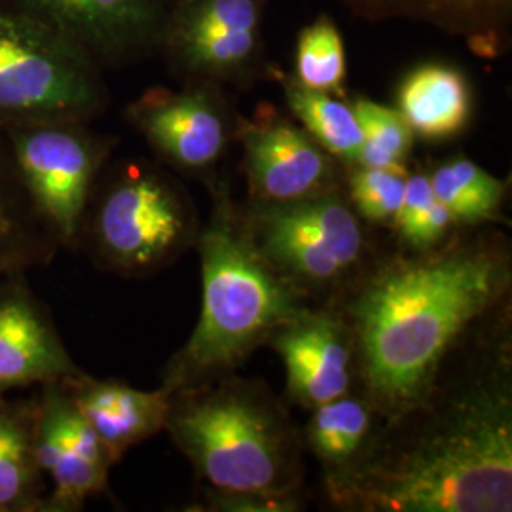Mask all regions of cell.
Masks as SVG:
<instances>
[{"mask_svg": "<svg viewBox=\"0 0 512 512\" xmlns=\"http://www.w3.org/2000/svg\"><path fill=\"white\" fill-rule=\"evenodd\" d=\"M325 492L338 511H511V300L469 332L418 403L380 423L351 467L325 476Z\"/></svg>", "mask_w": 512, "mask_h": 512, "instance_id": "6da1fadb", "label": "cell"}, {"mask_svg": "<svg viewBox=\"0 0 512 512\" xmlns=\"http://www.w3.org/2000/svg\"><path fill=\"white\" fill-rule=\"evenodd\" d=\"M501 234H450L437 247L370 264L332 304L355 342L357 387L389 421L418 403L454 349L511 300Z\"/></svg>", "mask_w": 512, "mask_h": 512, "instance_id": "7a4b0ae2", "label": "cell"}, {"mask_svg": "<svg viewBox=\"0 0 512 512\" xmlns=\"http://www.w3.org/2000/svg\"><path fill=\"white\" fill-rule=\"evenodd\" d=\"M209 184L213 209L196 241L202 311L188 342L162 372L167 395L236 372L285 321L310 306L260 255L226 184Z\"/></svg>", "mask_w": 512, "mask_h": 512, "instance_id": "3957f363", "label": "cell"}, {"mask_svg": "<svg viewBox=\"0 0 512 512\" xmlns=\"http://www.w3.org/2000/svg\"><path fill=\"white\" fill-rule=\"evenodd\" d=\"M164 431L205 490L293 499L302 488V435L258 380L234 372L169 395Z\"/></svg>", "mask_w": 512, "mask_h": 512, "instance_id": "277c9868", "label": "cell"}, {"mask_svg": "<svg viewBox=\"0 0 512 512\" xmlns=\"http://www.w3.org/2000/svg\"><path fill=\"white\" fill-rule=\"evenodd\" d=\"M200 222L179 184L145 165L118 171L93 192L80 232L95 264L114 274L150 275L196 245Z\"/></svg>", "mask_w": 512, "mask_h": 512, "instance_id": "5b68a950", "label": "cell"}, {"mask_svg": "<svg viewBox=\"0 0 512 512\" xmlns=\"http://www.w3.org/2000/svg\"><path fill=\"white\" fill-rule=\"evenodd\" d=\"M241 211L260 255L308 300H336L370 266L365 222L344 186L298 202H247Z\"/></svg>", "mask_w": 512, "mask_h": 512, "instance_id": "8992f818", "label": "cell"}, {"mask_svg": "<svg viewBox=\"0 0 512 512\" xmlns=\"http://www.w3.org/2000/svg\"><path fill=\"white\" fill-rule=\"evenodd\" d=\"M107 93L95 59L71 38L21 10H0V131L8 126L88 122Z\"/></svg>", "mask_w": 512, "mask_h": 512, "instance_id": "52a82bcc", "label": "cell"}, {"mask_svg": "<svg viewBox=\"0 0 512 512\" xmlns=\"http://www.w3.org/2000/svg\"><path fill=\"white\" fill-rule=\"evenodd\" d=\"M19 181L61 249H76L110 141L86 122L42 120L2 129Z\"/></svg>", "mask_w": 512, "mask_h": 512, "instance_id": "ba28073f", "label": "cell"}, {"mask_svg": "<svg viewBox=\"0 0 512 512\" xmlns=\"http://www.w3.org/2000/svg\"><path fill=\"white\" fill-rule=\"evenodd\" d=\"M262 21V0H179L164 42L188 84H243L264 57Z\"/></svg>", "mask_w": 512, "mask_h": 512, "instance_id": "9c48e42d", "label": "cell"}, {"mask_svg": "<svg viewBox=\"0 0 512 512\" xmlns=\"http://www.w3.org/2000/svg\"><path fill=\"white\" fill-rule=\"evenodd\" d=\"M126 118L165 164L194 177L213 171L238 126L219 88L203 84L181 92L147 90L129 105Z\"/></svg>", "mask_w": 512, "mask_h": 512, "instance_id": "30bf717a", "label": "cell"}, {"mask_svg": "<svg viewBox=\"0 0 512 512\" xmlns=\"http://www.w3.org/2000/svg\"><path fill=\"white\" fill-rule=\"evenodd\" d=\"M236 139L243 147L249 202H298L344 186L342 164L275 110H258L253 120L238 116Z\"/></svg>", "mask_w": 512, "mask_h": 512, "instance_id": "8fae6325", "label": "cell"}, {"mask_svg": "<svg viewBox=\"0 0 512 512\" xmlns=\"http://www.w3.org/2000/svg\"><path fill=\"white\" fill-rule=\"evenodd\" d=\"M285 365L289 401L313 410L357 387L355 342L332 302L306 306L268 340Z\"/></svg>", "mask_w": 512, "mask_h": 512, "instance_id": "7c38bea8", "label": "cell"}, {"mask_svg": "<svg viewBox=\"0 0 512 512\" xmlns=\"http://www.w3.org/2000/svg\"><path fill=\"white\" fill-rule=\"evenodd\" d=\"M37 459L42 475L52 480L46 512L80 511L109 486L112 461L63 382L40 387Z\"/></svg>", "mask_w": 512, "mask_h": 512, "instance_id": "4fadbf2b", "label": "cell"}, {"mask_svg": "<svg viewBox=\"0 0 512 512\" xmlns=\"http://www.w3.org/2000/svg\"><path fill=\"white\" fill-rule=\"evenodd\" d=\"M27 277L12 275L0 281V395L84 374Z\"/></svg>", "mask_w": 512, "mask_h": 512, "instance_id": "5bb4252c", "label": "cell"}, {"mask_svg": "<svg viewBox=\"0 0 512 512\" xmlns=\"http://www.w3.org/2000/svg\"><path fill=\"white\" fill-rule=\"evenodd\" d=\"M18 10L71 38L88 54L124 59L164 40L167 0H18Z\"/></svg>", "mask_w": 512, "mask_h": 512, "instance_id": "9a60e30c", "label": "cell"}, {"mask_svg": "<svg viewBox=\"0 0 512 512\" xmlns=\"http://www.w3.org/2000/svg\"><path fill=\"white\" fill-rule=\"evenodd\" d=\"M78 412L88 421L112 465L133 446L164 431L169 395L164 389L141 391L118 380H97L84 372L63 382Z\"/></svg>", "mask_w": 512, "mask_h": 512, "instance_id": "2e32d148", "label": "cell"}, {"mask_svg": "<svg viewBox=\"0 0 512 512\" xmlns=\"http://www.w3.org/2000/svg\"><path fill=\"white\" fill-rule=\"evenodd\" d=\"M349 10L368 21L406 19L465 37L494 54L511 21L512 0H344Z\"/></svg>", "mask_w": 512, "mask_h": 512, "instance_id": "e0dca14e", "label": "cell"}, {"mask_svg": "<svg viewBox=\"0 0 512 512\" xmlns=\"http://www.w3.org/2000/svg\"><path fill=\"white\" fill-rule=\"evenodd\" d=\"M397 110L414 137L433 143L454 139L471 120V84L452 65L425 63L404 76L397 90Z\"/></svg>", "mask_w": 512, "mask_h": 512, "instance_id": "ac0fdd59", "label": "cell"}, {"mask_svg": "<svg viewBox=\"0 0 512 512\" xmlns=\"http://www.w3.org/2000/svg\"><path fill=\"white\" fill-rule=\"evenodd\" d=\"M59 249L52 230L19 181L18 169L0 131V281L48 266Z\"/></svg>", "mask_w": 512, "mask_h": 512, "instance_id": "d6986e66", "label": "cell"}, {"mask_svg": "<svg viewBox=\"0 0 512 512\" xmlns=\"http://www.w3.org/2000/svg\"><path fill=\"white\" fill-rule=\"evenodd\" d=\"M37 459V399L0 395V512H46Z\"/></svg>", "mask_w": 512, "mask_h": 512, "instance_id": "ffe728a7", "label": "cell"}, {"mask_svg": "<svg viewBox=\"0 0 512 512\" xmlns=\"http://www.w3.org/2000/svg\"><path fill=\"white\" fill-rule=\"evenodd\" d=\"M310 412V421L300 435L325 476L351 467L382 423L374 404L359 387Z\"/></svg>", "mask_w": 512, "mask_h": 512, "instance_id": "44dd1931", "label": "cell"}, {"mask_svg": "<svg viewBox=\"0 0 512 512\" xmlns=\"http://www.w3.org/2000/svg\"><path fill=\"white\" fill-rule=\"evenodd\" d=\"M429 175L431 188L452 215L456 226L478 228L505 222L507 183L469 158L456 156L437 165Z\"/></svg>", "mask_w": 512, "mask_h": 512, "instance_id": "7402d4cb", "label": "cell"}, {"mask_svg": "<svg viewBox=\"0 0 512 512\" xmlns=\"http://www.w3.org/2000/svg\"><path fill=\"white\" fill-rule=\"evenodd\" d=\"M283 93L300 126L346 169L357 165L363 131L353 105L338 95L317 92L300 84L294 76L283 78Z\"/></svg>", "mask_w": 512, "mask_h": 512, "instance_id": "603a6c76", "label": "cell"}, {"mask_svg": "<svg viewBox=\"0 0 512 512\" xmlns=\"http://www.w3.org/2000/svg\"><path fill=\"white\" fill-rule=\"evenodd\" d=\"M391 228L406 251H427L450 238L456 222L437 200L427 173H408L403 203Z\"/></svg>", "mask_w": 512, "mask_h": 512, "instance_id": "cb8c5ba5", "label": "cell"}, {"mask_svg": "<svg viewBox=\"0 0 512 512\" xmlns=\"http://www.w3.org/2000/svg\"><path fill=\"white\" fill-rule=\"evenodd\" d=\"M294 78L317 92L344 93L346 50L340 29L327 16L302 29L296 42Z\"/></svg>", "mask_w": 512, "mask_h": 512, "instance_id": "d4e9b609", "label": "cell"}, {"mask_svg": "<svg viewBox=\"0 0 512 512\" xmlns=\"http://www.w3.org/2000/svg\"><path fill=\"white\" fill-rule=\"evenodd\" d=\"M353 110L363 131L357 165L408 169L406 162L414 147V133L403 114L366 97H359L353 103Z\"/></svg>", "mask_w": 512, "mask_h": 512, "instance_id": "484cf974", "label": "cell"}, {"mask_svg": "<svg viewBox=\"0 0 512 512\" xmlns=\"http://www.w3.org/2000/svg\"><path fill=\"white\" fill-rule=\"evenodd\" d=\"M408 169L351 165L344 190L357 217L366 224L391 226L403 203Z\"/></svg>", "mask_w": 512, "mask_h": 512, "instance_id": "4316f807", "label": "cell"}, {"mask_svg": "<svg viewBox=\"0 0 512 512\" xmlns=\"http://www.w3.org/2000/svg\"><path fill=\"white\" fill-rule=\"evenodd\" d=\"M205 507L203 511L220 512H291L300 511V497L274 499L264 495L220 494L203 490Z\"/></svg>", "mask_w": 512, "mask_h": 512, "instance_id": "83f0119b", "label": "cell"}, {"mask_svg": "<svg viewBox=\"0 0 512 512\" xmlns=\"http://www.w3.org/2000/svg\"><path fill=\"white\" fill-rule=\"evenodd\" d=\"M173 2H175V4H177V2H179V0H173Z\"/></svg>", "mask_w": 512, "mask_h": 512, "instance_id": "f1b7e54d", "label": "cell"}]
</instances>
